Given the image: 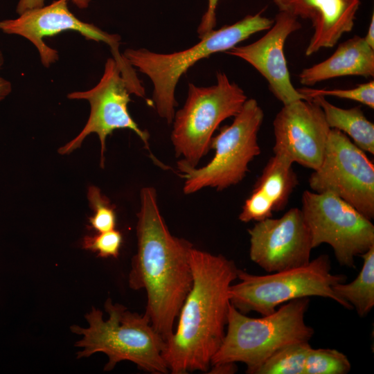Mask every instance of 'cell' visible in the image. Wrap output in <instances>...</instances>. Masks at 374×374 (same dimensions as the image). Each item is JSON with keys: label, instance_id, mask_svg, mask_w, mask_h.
Returning a JSON list of instances; mask_svg holds the SVG:
<instances>
[{"label": "cell", "instance_id": "6da1fadb", "mask_svg": "<svg viewBox=\"0 0 374 374\" xmlns=\"http://www.w3.org/2000/svg\"><path fill=\"white\" fill-rule=\"evenodd\" d=\"M140 198L137 251L132 260L128 283L132 290H145V314L166 341L174 331L176 318L193 284L190 251L193 246L170 233L153 187L143 188Z\"/></svg>", "mask_w": 374, "mask_h": 374}, {"label": "cell", "instance_id": "7a4b0ae2", "mask_svg": "<svg viewBox=\"0 0 374 374\" xmlns=\"http://www.w3.org/2000/svg\"><path fill=\"white\" fill-rule=\"evenodd\" d=\"M190 263L193 284L162 354L172 374L209 370L225 335L229 287L237 278L234 262L221 254L193 247Z\"/></svg>", "mask_w": 374, "mask_h": 374}, {"label": "cell", "instance_id": "3957f363", "mask_svg": "<svg viewBox=\"0 0 374 374\" xmlns=\"http://www.w3.org/2000/svg\"><path fill=\"white\" fill-rule=\"evenodd\" d=\"M108 314L92 307L85 315L89 326H72V332L81 335L75 346L82 348L78 358L87 357L96 353H103L108 357L104 371H112L117 363L130 361L138 368L153 374L169 372L163 357L165 340L152 327L145 314L132 312L121 304L113 303L111 299L105 303Z\"/></svg>", "mask_w": 374, "mask_h": 374}, {"label": "cell", "instance_id": "277c9868", "mask_svg": "<svg viewBox=\"0 0 374 374\" xmlns=\"http://www.w3.org/2000/svg\"><path fill=\"white\" fill-rule=\"evenodd\" d=\"M274 19L261 12L247 15L241 20L217 30H212L193 46L185 50L160 53L146 48H127L123 53L130 64L151 80L152 104L158 115L172 123L177 102L175 89L180 78L196 62L212 54L226 52L252 35L269 29Z\"/></svg>", "mask_w": 374, "mask_h": 374}, {"label": "cell", "instance_id": "5b68a950", "mask_svg": "<svg viewBox=\"0 0 374 374\" xmlns=\"http://www.w3.org/2000/svg\"><path fill=\"white\" fill-rule=\"evenodd\" d=\"M309 303V297L292 300L260 318L247 317L231 304L226 331L211 366L242 362L247 366V373L254 374L277 350L309 341L314 332L305 321Z\"/></svg>", "mask_w": 374, "mask_h": 374}, {"label": "cell", "instance_id": "8992f818", "mask_svg": "<svg viewBox=\"0 0 374 374\" xmlns=\"http://www.w3.org/2000/svg\"><path fill=\"white\" fill-rule=\"evenodd\" d=\"M239 283L229 287L231 304L242 314L256 312L267 315L292 300L320 296L328 298L348 310L353 309L333 291L346 282V276L331 272L330 260L322 254L307 265L267 275H253L238 269Z\"/></svg>", "mask_w": 374, "mask_h": 374}, {"label": "cell", "instance_id": "52a82bcc", "mask_svg": "<svg viewBox=\"0 0 374 374\" xmlns=\"http://www.w3.org/2000/svg\"><path fill=\"white\" fill-rule=\"evenodd\" d=\"M263 118L257 100L247 98L232 123L211 139L210 148L215 150V155L208 163L197 168L179 161L177 168L185 179L184 193L188 195L206 187L222 190L240 182L249 163L260 154L258 133Z\"/></svg>", "mask_w": 374, "mask_h": 374}, {"label": "cell", "instance_id": "ba28073f", "mask_svg": "<svg viewBox=\"0 0 374 374\" xmlns=\"http://www.w3.org/2000/svg\"><path fill=\"white\" fill-rule=\"evenodd\" d=\"M216 84L199 87L188 84L186 102L175 113L171 141L176 157L193 167L207 154L213 134L225 119L235 116L247 99L243 89L223 72Z\"/></svg>", "mask_w": 374, "mask_h": 374}, {"label": "cell", "instance_id": "9c48e42d", "mask_svg": "<svg viewBox=\"0 0 374 374\" xmlns=\"http://www.w3.org/2000/svg\"><path fill=\"white\" fill-rule=\"evenodd\" d=\"M301 210L312 248L329 244L342 267L355 268V257L374 245L371 220L332 193L305 190Z\"/></svg>", "mask_w": 374, "mask_h": 374}, {"label": "cell", "instance_id": "30bf717a", "mask_svg": "<svg viewBox=\"0 0 374 374\" xmlns=\"http://www.w3.org/2000/svg\"><path fill=\"white\" fill-rule=\"evenodd\" d=\"M308 184L316 193H332L369 220L374 217V166L344 133L330 129L324 155Z\"/></svg>", "mask_w": 374, "mask_h": 374}, {"label": "cell", "instance_id": "8fae6325", "mask_svg": "<svg viewBox=\"0 0 374 374\" xmlns=\"http://www.w3.org/2000/svg\"><path fill=\"white\" fill-rule=\"evenodd\" d=\"M69 0H56L48 6L25 11L15 19L0 21V30L8 35L26 38L37 48L42 64L49 67L59 60L58 51L48 46L46 37L64 31H75L86 39L108 45L123 76L127 81L135 79L134 68L119 51L121 36L109 34L93 24L81 21L68 8Z\"/></svg>", "mask_w": 374, "mask_h": 374}, {"label": "cell", "instance_id": "7c38bea8", "mask_svg": "<svg viewBox=\"0 0 374 374\" xmlns=\"http://www.w3.org/2000/svg\"><path fill=\"white\" fill-rule=\"evenodd\" d=\"M128 84L123 78L117 62L107 58L103 74L98 83L91 89L73 91L67 95L71 100H86L90 105V114L82 131L71 141L58 149L60 154H68L79 148L90 134H98L100 142V166L104 167L105 141L108 135L118 129L132 130L143 142L155 163L163 166L151 154L149 134L142 130L131 117L127 105L131 101Z\"/></svg>", "mask_w": 374, "mask_h": 374}, {"label": "cell", "instance_id": "4fadbf2b", "mask_svg": "<svg viewBox=\"0 0 374 374\" xmlns=\"http://www.w3.org/2000/svg\"><path fill=\"white\" fill-rule=\"evenodd\" d=\"M249 257L268 273L307 265L312 248L301 210L292 208L282 217L257 222L248 230Z\"/></svg>", "mask_w": 374, "mask_h": 374}, {"label": "cell", "instance_id": "5bb4252c", "mask_svg": "<svg viewBox=\"0 0 374 374\" xmlns=\"http://www.w3.org/2000/svg\"><path fill=\"white\" fill-rule=\"evenodd\" d=\"M274 154L316 170L320 166L330 130L321 108L311 100L283 105L273 122Z\"/></svg>", "mask_w": 374, "mask_h": 374}, {"label": "cell", "instance_id": "9a60e30c", "mask_svg": "<svg viewBox=\"0 0 374 374\" xmlns=\"http://www.w3.org/2000/svg\"><path fill=\"white\" fill-rule=\"evenodd\" d=\"M274 22L265 35L256 42L235 46L226 53L239 57L255 68L268 82L270 91L283 105L304 97L291 82L284 53L287 37L301 28L296 17L283 11L276 14Z\"/></svg>", "mask_w": 374, "mask_h": 374}, {"label": "cell", "instance_id": "2e32d148", "mask_svg": "<svg viewBox=\"0 0 374 374\" xmlns=\"http://www.w3.org/2000/svg\"><path fill=\"white\" fill-rule=\"evenodd\" d=\"M279 11L297 19H309L314 33L305 51L310 56L332 48L343 35L352 30L360 0H273Z\"/></svg>", "mask_w": 374, "mask_h": 374}, {"label": "cell", "instance_id": "e0dca14e", "mask_svg": "<svg viewBox=\"0 0 374 374\" xmlns=\"http://www.w3.org/2000/svg\"><path fill=\"white\" fill-rule=\"evenodd\" d=\"M348 75L374 76V49L364 37L358 35L341 43L324 61L304 69L299 73V80L303 85L312 86L319 82Z\"/></svg>", "mask_w": 374, "mask_h": 374}, {"label": "cell", "instance_id": "ac0fdd59", "mask_svg": "<svg viewBox=\"0 0 374 374\" xmlns=\"http://www.w3.org/2000/svg\"><path fill=\"white\" fill-rule=\"evenodd\" d=\"M311 100L321 108L330 129L341 131L363 151L374 154V125L365 116L359 106L340 108L322 96H315Z\"/></svg>", "mask_w": 374, "mask_h": 374}, {"label": "cell", "instance_id": "d6986e66", "mask_svg": "<svg viewBox=\"0 0 374 374\" xmlns=\"http://www.w3.org/2000/svg\"><path fill=\"white\" fill-rule=\"evenodd\" d=\"M294 163L286 157L274 154L265 166L253 189L262 193L273 204L274 211L283 210L298 185Z\"/></svg>", "mask_w": 374, "mask_h": 374}, {"label": "cell", "instance_id": "ffe728a7", "mask_svg": "<svg viewBox=\"0 0 374 374\" xmlns=\"http://www.w3.org/2000/svg\"><path fill=\"white\" fill-rule=\"evenodd\" d=\"M361 256L363 265L357 276L349 283L335 284L332 290L359 317H365L374 307V245Z\"/></svg>", "mask_w": 374, "mask_h": 374}, {"label": "cell", "instance_id": "44dd1931", "mask_svg": "<svg viewBox=\"0 0 374 374\" xmlns=\"http://www.w3.org/2000/svg\"><path fill=\"white\" fill-rule=\"evenodd\" d=\"M309 341L288 345L265 360L254 374H304Z\"/></svg>", "mask_w": 374, "mask_h": 374}, {"label": "cell", "instance_id": "7402d4cb", "mask_svg": "<svg viewBox=\"0 0 374 374\" xmlns=\"http://www.w3.org/2000/svg\"><path fill=\"white\" fill-rule=\"evenodd\" d=\"M351 364L346 355L331 348H313L308 350L304 374H346Z\"/></svg>", "mask_w": 374, "mask_h": 374}, {"label": "cell", "instance_id": "603a6c76", "mask_svg": "<svg viewBox=\"0 0 374 374\" xmlns=\"http://www.w3.org/2000/svg\"><path fill=\"white\" fill-rule=\"evenodd\" d=\"M87 198L93 214L89 218V227L98 233L113 230L116 226L114 206L94 186L88 188Z\"/></svg>", "mask_w": 374, "mask_h": 374}, {"label": "cell", "instance_id": "cb8c5ba5", "mask_svg": "<svg viewBox=\"0 0 374 374\" xmlns=\"http://www.w3.org/2000/svg\"><path fill=\"white\" fill-rule=\"evenodd\" d=\"M305 100H311L317 96H334L339 98L359 102L374 109V81L358 84L356 87L348 89H314L308 87L296 89Z\"/></svg>", "mask_w": 374, "mask_h": 374}, {"label": "cell", "instance_id": "d4e9b609", "mask_svg": "<svg viewBox=\"0 0 374 374\" xmlns=\"http://www.w3.org/2000/svg\"><path fill=\"white\" fill-rule=\"evenodd\" d=\"M123 242L119 231L110 230L93 235H86L82 240V248L97 253L98 257L117 258Z\"/></svg>", "mask_w": 374, "mask_h": 374}, {"label": "cell", "instance_id": "484cf974", "mask_svg": "<svg viewBox=\"0 0 374 374\" xmlns=\"http://www.w3.org/2000/svg\"><path fill=\"white\" fill-rule=\"evenodd\" d=\"M274 206L260 191L253 189L245 200L239 220L242 222H260L272 217Z\"/></svg>", "mask_w": 374, "mask_h": 374}, {"label": "cell", "instance_id": "4316f807", "mask_svg": "<svg viewBox=\"0 0 374 374\" xmlns=\"http://www.w3.org/2000/svg\"><path fill=\"white\" fill-rule=\"evenodd\" d=\"M219 0H208L207 8L197 28L199 38L214 29L216 25V10Z\"/></svg>", "mask_w": 374, "mask_h": 374}, {"label": "cell", "instance_id": "83f0119b", "mask_svg": "<svg viewBox=\"0 0 374 374\" xmlns=\"http://www.w3.org/2000/svg\"><path fill=\"white\" fill-rule=\"evenodd\" d=\"M4 64V57L0 51V73ZM12 91V84L10 82L0 74V103L3 101Z\"/></svg>", "mask_w": 374, "mask_h": 374}, {"label": "cell", "instance_id": "f1b7e54d", "mask_svg": "<svg viewBox=\"0 0 374 374\" xmlns=\"http://www.w3.org/2000/svg\"><path fill=\"white\" fill-rule=\"evenodd\" d=\"M45 0H19L16 11L18 15L28 10L41 8L44 6Z\"/></svg>", "mask_w": 374, "mask_h": 374}, {"label": "cell", "instance_id": "f546056e", "mask_svg": "<svg viewBox=\"0 0 374 374\" xmlns=\"http://www.w3.org/2000/svg\"><path fill=\"white\" fill-rule=\"evenodd\" d=\"M210 373H233L236 371L235 363L217 364L211 366Z\"/></svg>", "mask_w": 374, "mask_h": 374}, {"label": "cell", "instance_id": "4dcf8cb0", "mask_svg": "<svg viewBox=\"0 0 374 374\" xmlns=\"http://www.w3.org/2000/svg\"><path fill=\"white\" fill-rule=\"evenodd\" d=\"M364 38L367 44L374 49V14L371 16L367 33Z\"/></svg>", "mask_w": 374, "mask_h": 374}, {"label": "cell", "instance_id": "1f68e13d", "mask_svg": "<svg viewBox=\"0 0 374 374\" xmlns=\"http://www.w3.org/2000/svg\"><path fill=\"white\" fill-rule=\"evenodd\" d=\"M75 4L78 8L84 9L87 8L91 1V0H69Z\"/></svg>", "mask_w": 374, "mask_h": 374}]
</instances>
